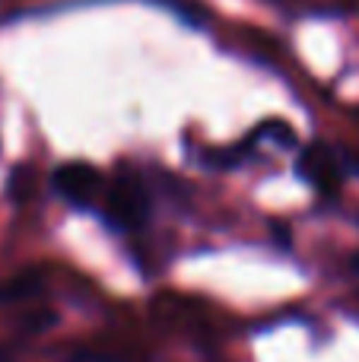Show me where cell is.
<instances>
[{
    "mask_svg": "<svg viewBox=\"0 0 359 362\" xmlns=\"http://www.w3.org/2000/svg\"><path fill=\"white\" fill-rule=\"evenodd\" d=\"M299 172H302V178L322 194H334L337 187H341V163H337L334 153H331L324 144H315L302 153Z\"/></svg>",
    "mask_w": 359,
    "mask_h": 362,
    "instance_id": "obj_3",
    "label": "cell"
},
{
    "mask_svg": "<svg viewBox=\"0 0 359 362\" xmlns=\"http://www.w3.org/2000/svg\"><path fill=\"white\" fill-rule=\"evenodd\" d=\"M54 187H57L61 197L70 200V204L89 206L95 197H102L105 181H102V175L93 169V165L70 163V165H61V169L54 172Z\"/></svg>",
    "mask_w": 359,
    "mask_h": 362,
    "instance_id": "obj_1",
    "label": "cell"
},
{
    "mask_svg": "<svg viewBox=\"0 0 359 362\" xmlns=\"http://www.w3.org/2000/svg\"><path fill=\"white\" fill-rule=\"evenodd\" d=\"M102 197H105V213L112 223L140 226V219H143V213H146V197L137 181H118V185L105 187Z\"/></svg>",
    "mask_w": 359,
    "mask_h": 362,
    "instance_id": "obj_2",
    "label": "cell"
}]
</instances>
